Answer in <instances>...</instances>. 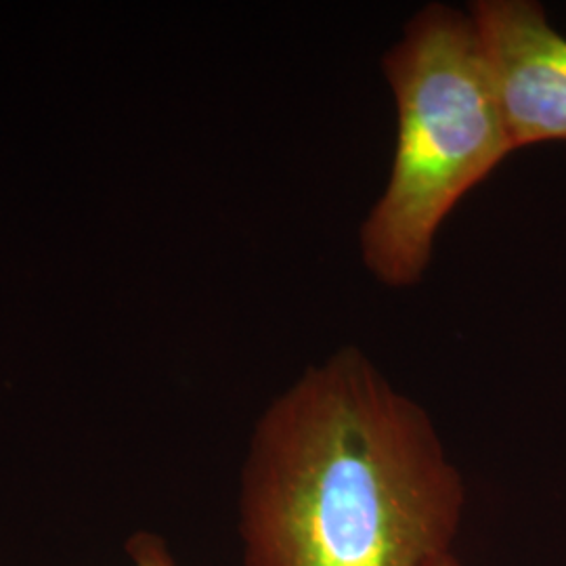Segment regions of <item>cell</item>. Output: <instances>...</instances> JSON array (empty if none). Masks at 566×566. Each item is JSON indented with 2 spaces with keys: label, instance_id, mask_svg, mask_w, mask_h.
<instances>
[{
  "label": "cell",
  "instance_id": "obj_3",
  "mask_svg": "<svg viewBox=\"0 0 566 566\" xmlns=\"http://www.w3.org/2000/svg\"><path fill=\"white\" fill-rule=\"evenodd\" d=\"M476 30L512 149L566 142V39L531 0H476Z\"/></svg>",
  "mask_w": 566,
  "mask_h": 566
},
{
  "label": "cell",
  "instance_id": "obj_2",
  "mask_svg": "<svg viewBox=\"0 0 566 566\" xmlns=\"http://www.w3.org/2000/svg\"><path fill=\"white\" fill-rule=\"evenodd\" d=\"M397 145L385 193L361 229L367 269L420 282L434 238L465 193L512 154L506 118L468 11L432 2L385 57Z\"/></svg>",
  "mask_w": 566,
  "mask_h": 566
},
{
  "label": "cell",
  "instance_id": "obj_5",
  "mask_svg": "<svg viewBox=\"0 0 566 566\" xmlns=\"http://www.w3.org/2000/svg\"><path fill=\"white\" fill-rule=\"evenodd\" d=\"M439 566H464L462 565V563H460V558H458V556H455V554H451V556H449V558H446V560H443V563H441V565Z\"/></svg>",
  "mask_w": 566,
  "mask_h": 566
},
{
  "label": "cell",
  "instance_id": "obj_1",
  "mask_svg": "<svg viewBox=\"0 0 566 566\" xmlns=\"http://www.w3.org/2000/svg\"><path fill=\"white\" fill-rule=\"evenodd\" d=\"M465 485L424 407L359 348L311 365L254 428L243 566H439Z\"/></svg>",
  "mask_w": 566,
  "mask_h": 566
},
{
  "label": "cell",
  "instance_id": "obj_4",
  "mask_svg": "<svg viewBox=\"0 0 566 566\" xmlns=\"http://www.w3.org/2000/svg\"><path fill=\"white\" fill-rule=\"evenodd\" d=\"M126 552L133 566H177L163 537L149 531L135 533L126 546Z\"/></svg>",
  "mask_w": 566,
  "mask_h": 566
}]
</instances>
